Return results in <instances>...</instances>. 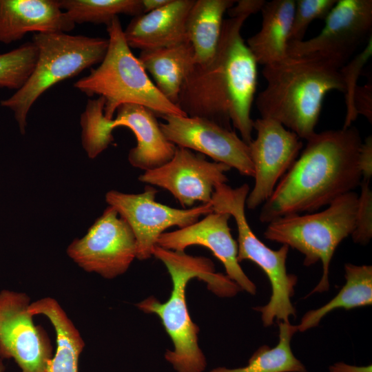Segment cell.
<instances>
[{
    "label": "cell",
    "instance_id": "obj_1",
    "mask_svg": "<svg viewBox=\"0 0 372 372\" xmlns=\"http://www.w3.org/2000/svg\"><path fill=\"white\" fill-rule=\"evenodd\" d=\"M247 17L224 19L217 48L202 64L192 63L177 106L187 116L211 120L232 130L249 145L254 121L251 108L257 85V63L241 29Z\"/></svg>",
    "mask_w": 372,
    "mask_h": 372
},
{
    "label": "cell",
    "instance_id": "obj_2",
    "mask_svg": "<svg viewBox=\"0 0 372 372\" xmlns=\"http://www.w3.org/2000/svg\"><path fill=\"white\" fill-rule=\"evenodd\" d=\"M362 143L353 126L316 132L262 205L260 221L311 213L353 192L362 179Z\"/></svg>",
    "mask_w": 372,
    "mask_h": 372
},
{
    "label": "cell",
    "instance_id": "obj_3",
    "mask_svg": "<svg viewBox=\"0 0 372 372\" xmlns=\"http://www.w3.org/2000/svg\"><path fill=\"white\" fill-rule=\"evenodd\" d=\"M265 88L256 97L261 117L273 119L306 141L316 132L326 94L344 92L340 68L311 56H291L266 65Z\"/></svg>",
    "mask_w": 372,
    "mask_h": 372
},
{
    "label": "cell",
    "instance_id": "obj_4",
    "mask_svg": "<svg viewBox=\"0 0 372 372\" xmlns=\"http://www.w3.org/2000/svg\"><path fill=\"white\" fill-rule=\"evenodd\" d=\"M152 256L166 267L172 282L169 299L162 303L154 296L136 304L145 313L156 315L171 338L173 350H167L165 359L178 372H202L205 357L198 345V326L192 320L187 305L186 288L189 281L198 278L219 297H233L240 288L227 275L215 272L212 261L203 256L163 249L156 245Z\"/></svg>",
    "mask_w": 372,
    "mask_h": 372
},
{
    "label": "cell",
    "instance_id": "obj_5",
    "mask_svg": "<svg viewBox=\"0 0 372 372\" xmlns=\"http://www.w3.org/2000/svg\"><path fill=\"white\" fill-rule=\"evenodd\" d=\"M108 48L103 61L74 87L89 96L105 99L104 116L112 119L118 107L126 103L143 105L155 114L187 115L156 88L124 37L118 17L107 25Z\"/></svg>",
    "mask_w": 372,
    "mask_h": 372
},
{
    "label": "cell",
    "instance_id": "obj_6",
    "mask_svg": "<svg viewBox=\"0 0 372 372\" xmlns=\"http://www.w3.org/2000/svg\"><path fill=\"white\" fill-rule=\"evenodd\" d=\"M32 41L39 53L31 75L19 90L0 103L14 113L22 134L35 101L57 83L100 63L108 48L107 39L65 32L35 33Z\"/></svg>",
    "mask_w": 372,
    "mask_h": 372
},
{
    "label": "cell",
    "instance_id": "obj_7",
    "mask_svg": "<svg viewBox=\"0 0 372 372\" xmlns=\"http://www.w3.org/2000/svg\"><path fill=\"white\" fill-rule=\"evenodd\" d=\"M358 197L351 192L319 212L287 216L268 223L265 239L300 251L304 256L305 266L322 262V276L308 296L329 290L330 262L338 245L354 230Z\"/></svg>",
    "mask_w": 372,
    "mask_h": 372
},
{
    "label": "cell",
    "instance_id": "obj_8",
    "mask_svg": "<svg viewBox=\"0 0 372 372\" xmlns=\"http://www.w3.org/2000/svg\"><path fill=\"white\" fill-rule=\"evenodd\" d=\"M249 192V187L246 183L236 188L226 183L216 185L211 201L213 211L227 213L234 218L238 231V261H252L269 280L271 295L269 302L255 308L261 313L263 325H272L275 319L278 322H289V318L296 316L291 298L298 280L295 275L287 271L289 247L282 245L279 249L273 250L253 232L245 215Z\"/></svg>",
    "mask_w": 372,
    "mask_h": 372
},
{
    "label": "cell",
    "instance_id": "obj_9",
    "mask_svg": "<svg viewBox=\"0 0 372 372\" xmlns=\"http://www.w3.org/2000/svg\"><path fill=\"white\" fill-rule=\"evenodd\" d=\"M103 98L89 100L81 116L82 145L87 156L94 158L114 141L112 130L128 127L134 133L136 145L128 154L134 167L145 172L158 168L173 157L176 146L163 134L156 114L148 108L134 103L121 105L112 119L104 116Z\"/></svg>",
    "mask_w": 372,
    "mask_h": 372
},
{
    "label": "cell",
    "instance_id": "obj_10",
    "mask_svg": "<svg viewBox=\"0 0 372 372\" xmlns=\"http://www.w3.org/2000/svg\"><path fill=\"white\" fill-rule=\"evenodd\" d=\"M372 0H337L316 36L289 42L287 55L311 56L329 61L338 68L371 37Z\"/></svg>",
    "mask_w": 372,
    "mask_h": 372
},
{
    "label": "cell",
    "instance_id": "obj_11",
    "mask_svg": "<svg viewBox=\"0 0 372 372\" xmlns=\"http://www.w3.org/2000/svg\"><path fill=\"white\" fill-rule=\"evenodd\" d=\"M157 190L147 185L141 194L109 191L105 200L130 227L136 240V258L149 259L160 236L168 228L185 227L213 211L210 203L176 209L156 201Z\"/></svg>",
    "mask_w": 372,
    "mask_h": 372
},
{
    "label": "cell",
    "instance_id": "obj_12",
    "mask_svg": "<svg viewBox=\"0 0 372 372\" xmlns=\"http://www.w3.org/2000/svg\"><path fill=\"white\" fill-rule=\"evenodd\" d=\"M67 254L85 271L112 279L136 258V240L127 222L108 206L83 238L71 242Z\"/></svg>",
    "mask_w": 372,
    "mask_h": 372
},
{
    "label": "cell",
    "instance_id": "obj_13",
    "mask_svg": "<svg viewBox=\"0 0 372 372\" xmlns=\"http://www.w3.org/2000/svg\"><path fill=\"white\" fill-rule=\"evenodd\" d=\"M25 293L0 291V358H12L21 372H45L52 358L48 334L36 326Z\"/></svg>",
    "mask_w": 372,
    "mask_h": 372
},
{
    "label": "cell",
    "instance_id": "obj_14",
    "mask_svg": "<svg viewBox=\"0 0 372 372\" xmlns=\"http://www.w3.org/2000/svg\"><path fill=\"white\" fill-rule=\"evenodd\" d=\"M253 129L256 137L248 145L255 183L245 203L249 209H255L269 199L302 148L300 138L273 119L257 118Z\"/></svg>",
    "mask_w": 372,
    "mask_h": 372
},
{
    "label": "cell",
    "instance_id": "obj_15",
    "mask_svg": "<svg viewBox=\"0 0 372 372\" xmlns=\"http://www.w3.org/2000/svg\"><path fill=\"white\" fill-rule=\"evenodd\" d=\"M159 123L166 138L176 147L194 150L254 177L249 145L235 131L201 117L165 115Z\"/></svg>",
    "mask_w": 372,
    "mask_h": 372
},
{
    "label": "cell",
    "instance_id": "obj_16",
    "mask_svg": "<svg viewBox=\"0 0 372 372\" xmlns=\"http://www.w3.org/2000/svg\"><path fill=\"white\" fill-rule=\"evenodd\" d=\"M230 169L224 163L207 161L201 154L176 147L169 161L145 171L138 180L167 190L184 208H190L197 201L210 203L216 185L228 181L225 173Z\"/></svg>",
    "mask_w": 372,
    "mask_h": 372
},
{
    "label": "cell",
    "instance_id": "obj_17",
    "mask_svg": "<svg viewBox=\"0 0 372 372\" xmlns=\"http://www.w3.org/2000/svg\"><path fill=\"white\" fill-rule=\"evenodd\" d=\"M231 216L212 211L200 220L179 229L164 232L156 245L169 250L185 252L192 245L209 249L223 265L227 276L247 293L254 295L256 285L243 271L238 261V245L229 227Z\"/></svg>",
    "mask_w": 372,
    "mask_h": 372
},
{
    "label": "cell",
    "instance_id": "obj_18",
    "mask_svg": "<svg viewBox=\"0 0 372 372\" xmlns=\"http://www.w3.org/2000/svg\"><path fill=\"white\" fill-rule=\"evenodd\" d=\"M75 24L58 0H0V43L9 44L29 32H68Z\"/></svg>",
    "mask_w": 372,
    "mask_h": 372
},
{
    "label": "cell",
    "instance_id": "obj_19",
    "mask_svg": "<svg viewBox=\"0 0 372 372\" xmlns=\"http://www.w3.org/2000/svg\"><path fill=\"white\" fill-rule=\"evenodd\" d=\"M194 0H171L164 7L134 17L125 30L129 47L142 50L188 41L185 23Z\"/></svg>",
    "mask_w": 372,
    "mask_h": 372
},
{
    "label": "cell",
    "instance_id": "obj_20",
    "mask_svg": "<svg viewBox=\"0 0 372 372\" xmlns=\"http://www.w3.org/2000/svg\"><path fill=\"white\" fill-rule=\"evenodd\" d=\"M295 7V0L265 2L260 10L261 28L246 43L257 63L265 66L288 56L287 46Z\"/></svg>",
    "mask_w": 372,
    "mask_h": 372
},
{
    "label": "cell",
    "instance_id": "obj_21",
    "mask_svg": "<svg viewBox=\"0 0 372 372\" xmlns=\"http://www.w3.org/2000/svg\"><path fill=\"white\" fill-rule=\"evenodd\" d=\"M138 59L147 73L153 77L159 92L177 105L186 74L193 63V49L189 41L142 50Z\"/></svg>",
    "mask_w": 372,
    "mask_h": 372
},
{
    "label": "cell",
    "instance_id": "obj_22",
    "mask_svg": "<svg viewBox=\"0 0 372 372\" xmlns=\"http://www.w3.org/2000/svg\"><path fill=\"white\" fill-rule=\"evenodd\" d=\"M235 3V0H194L185 23L194 63H205L213 56L220 39L223 16Z\"/></svg>",
    "mask_w": 372,
    "mask_h": 372
},
{
    "label": "cell",
    "instance_id": "obj_23",
    "mask_svg": "<svg viewBox=\"0 0 372 372\" xmlns=\"http://www.w3.org/2000/svg\"><path fill=\"white\" fill-rule=\"evenodd\" d=\"M31 315H43L52 323L56 333V348L45 372H78V364L85 342L71 320L59 302L50 297L31 302Z\"/></svg>",
    "mask_w": 372,
    "mask_h": 372
},
{
    "label": "cell",
    "instance_id": "obj_24",
    "mask_svg": "<svg viewBox=\"0 0 372 372\" xmlns=\"http://www.w3.org/2000/svg\"><path fill=\"white\" fill-rule=\"evenodd\" d=\"M346 282L338 293L323 306L307 311L302 318L297 331L304 332L316 327L322 318L338 309L346 310L372 304V267L344 265Z\"/></svg>",
    "mask_w": 372,
    "mask_h": 372
},
{
    "label": "cell",
    "instance_id": "obj_25",
    "mask_svg": "<svg viewBox=\"0 0 372 372\" xmlns=\"http://www.w3.org/2000/svg\"><path fill=\"white\" fill-rule=\"evenodd\" d=\"M279 341L270 348L261 346L251 356L243 367L227 369L218 367L210 372H307L305 366L293 353L291 340L297 332L296 325L289 322H278Z\"/></svg>",
    "mask_w": 372,
    "mask_h": 372
},
{
    "label": "cell",
    "instance_id": "obj_26",
    "mask_svg": "<svg viewBox=\"0 0 372 372\" xmlns=\"http://www.w3.org/2000/svg\"><path fill=\"white\" fill-rule=\"evenodd\" d=\"M61 10L74 23L108 25L118 14L136 17L143 13L142 0H58Z\"/></svg>",
    "mask_w": 372,
    "mask_h": 372
},
{
    "label": "cell",
    "instance_id": "obj_27",
    "mask_svg": "<svg viewBox=\"0 0 372 372\" xmlns=\"http://www.w3.org/2000/svg\"><path fill=\"white\" fill-rule=\"evenodd\" d=\"M38 49L32 41L0 54V87L19 90L31 75L38 58Z\"/></svg>",
    "mask_w": 372,
    "mask_h": 372
},
{
    "label": "cell",
    "instance_id": "obj_28",
    "mask_svg": "<svg viewBox=\"0 0 372 372\" xmlns=\"http://www.w3.org/2000/svg\"><path fill=\"white\" fill-rule=\"evenodd\" d=\"M371 54L372 37L369 39L362 52L356 54L340 69L344 83L345 89L344 93L347 109L342 128L346 129L352 126V123L358 118L353 105L354 94L358 86V82L362 70L371 56Z\"/></svg>",
    "mask_w": 372,
    "mask_h": 372
},
{
    "label": "cell",
    "instance_id": "obj_29",
    "mask_svg": "<svg viewBox=\"0 0 372 372\" xmlns=\"http://www.w3.org/2000/svg\"><path fill=\"white\" fill-rule=\"evenodd\" d=\"M337 0H297L289 37V42L303 40L311 23L324 19Z\"/></svg>",
    "mask_w": 372,
    "mask_h": 372
},
{
    "label": "cell",
    "instance_id": "obj_30",
    "mask_svg": "<svg viewBox=\"0 0 372 372\" xmlns=\"http://www.w3.org/2000/svg\"><path fill=\"white\" fill-rule=\"evenodd\" d=\"M360 186L355 228L351 236L354 242L366 245L372 237V190L370 181L361 180Z\"/></svg>",
    "mask_w": 372,
    "mask_h": 372
},
{
    "label": "cell",
    "instance_id": "obj_31",
    "mask_svg": "<svg viewBox=\"0 0 372 372\" xmlns=\"http://www.w3.org/2000/svg\"><path fill=\"white\" fill-rule=\"evenodd\" d=\"M353 105L358 115L364 116L372 123V83L369 81L364 85H358L355 91Z\"/></svg>",
    "mask_w": 372,
    "mask_h": 372
},
{
    "label": "cell",
    "instance_id": "obj_32",
    "mask_svg": "<svg viewBox=\"0 0 372 372\" xmlns=\"http://www.w3.org/2000/svg\"><path fill=\"white\" fill-rule=\"evenodd\" d=\"M359 166L363 180L371 181L372 176V136L362 143L359 153Z\"/></svg>",
    "mask_w": 372,
    "mask_h": 372
},
{
    "label": "cell",
    "instance_id": "obj_33",
    "mask_svg": "<svg viewBox=\"0 0 372 372\" xmlns=\"http://www.w3.org/2000/svg\"><path fill=\"white\" fill-rule=\"evenodd\" d=\"M266 1L264 0H238L231 7L227 13L230 18L247 17L260 11Z\"/></svg>",
    "mask_w": 372,
    "mask_h": 372
},
{
    "label": "cell",
    "instance_id": "obj_34",
    "mask_svg": "<svg viewBox=\"0 0 372 372\" xmlns=\"http://www.w3.org/2000/svg\"><path fill=\"white\" fill-rule=\"evenodd\" d=\"M329 372H372L371 364L367 366H355L343 362H335L329 368Z\"/></svg>",
    "mask_w": 372,
    "mask_h": 372
},
{
    "label": "cell",
    "instance_id": "obj_35",
    "mask_svg": "<svg viewBox=\"0 0 372 372\" xmlns=\"http://www.w3.org/2000/svg\"><path fill=\"white\" fill-rule=\"evenodd\" d=\"M170 1L171 0H142L143 13L160 9Z\"/></svg>",
    "mask_w": 372,
    "mask_h": 372
},
{
    "label": "cell",
    "instance_id": "obj_36",
    "mask_svg": "<svg viewBox=\"0 0 372 372\" xmlns=\"http://www.w3.org/2000/svg\"><path fill=\"white\" fill-rule=\"evenodd\" d=\"M5 366L3 365L2 359L0 358V372H4Z\"/></svg>",
    "mask_w": 372,
    "mask_h": 372
}]
</instances>
